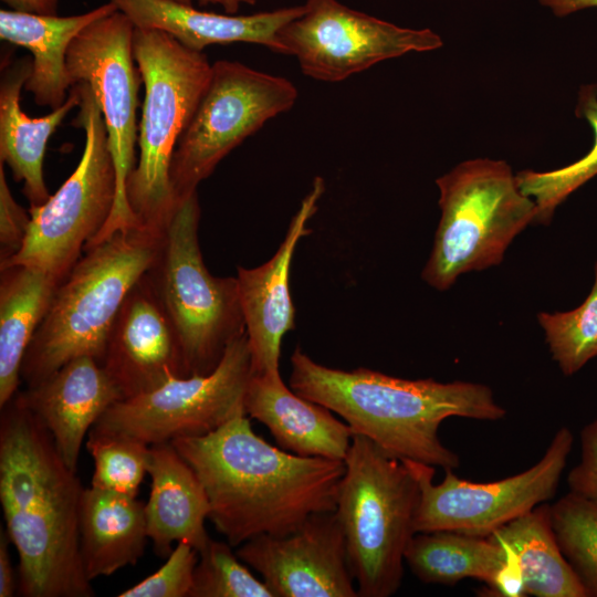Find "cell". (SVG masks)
<instances>
[{"instance_id": "obj_14", "label": "cell", "mask_w": 597, "mask_h": 597, "mask_svg": "<svg viewBox=\"0 0 597 597\" xmlns=\"http://www.w3.org/2000/svg\"><path fill=\"white\" fill-rule=\"evenodd\" d=\"M303 12L279 31L282 54L295 56L304 75L339 82L410 52L443 45L431 29L397 25L338 0H306Z\"/></svg>"}, {"instance_id": "obj_38", "label": "cell", "mask_w": 597, "mask_h": 597, "mask_svg": "<svg viewBox=\"0 0 597 597\" xmlns=\"http://www.w3.org/2000/svg\"><path fill=\"white\" fill-rule=\"evenodd\" d=\"M538 2L558 18H564L582 10L597 8V0H538Z\"/></svg>"}, {"instance_id": "obj_19", "label": "cell", "mask_w": 597, "mask_h": 597, "mask_svg": "<svg viewBox=\"0 0 597 597\" xmlns=\"http://www.w3.org/2000/svg\"><path fill=\"white\" fill-rule=\"evenodd\" d=\"M137 29L161 30L188 49L237 42L282 53L279 31L303 12V4L247 15L201 11L172 0H109Z\"/></svg>"}, {"instance_id": "obj_16", "label": "cell", "mask_w": 597, "mask_h": 597, "mask_svg": "<svg viewBox=\"0 0 597 597\" xmlns=\"http://www.w3.org/2000/svg\"><path fill=\"white\" fill-rule=\"evenodd\" d=\"M101 365L123 399L189 377L174 326L146 273L121 307Z\"/></svg>"}, {"instance_id": "obj_3", "label": "cell", "mask_w": 597, "mask_h": 597, "mask_svg": "<svg viewBox=\"0 0 597 597\" xmlns=\"http://www.w3.org/2000/svg\"><path fill=\"white\" fill-rule=\"evenodd\" d=\"M290 387L338 415L388 454L444 470L459 457L439 438L450 417L494 421L505 417L490 387L471 381L405 379L368 368L321 365L297 346L291 356Z\"/></svg>"}, {"instance_id": "obj_27", "label": "cell", "mask_w": 597, "mask_h": 597, "mask_svg": "<svg viewBox=\"0 0 597 597\" xmlns=\"http://www.w3.org/2000/svg\"><path fill=\"white\" fill-rule=\"evenodd\" d=\"M503 562L504 552L492 537L453 531L416 533L405 554V563L425 584L475 578L489 585Z\"/></svg>"}, {"instance_id": "obj_24", "label": "cell", "mask_w": 597, "mask_h": 597, "mask_svg": "<svg viewBox=\"0 0 597 597\" xmlns=\"http://www.w3.org/2000/svg\"><path fill=\"white\" fill-rule=\"evenodd\" d=\"M148 540L145 503L90 486L84 490L80 516V548L92 582L135 565Z\"/></svg>"}, {"instance_id": "obj_37", "label": "cell", "mask_w": 597, "mask_h": 597, "mask_svg": "<svg viewBox=\"0 0 597 597\" xmlns=\"http://www.w3.org/2000/svg\"><path fill=\"white\" fill-rule=\"evenodd\" d=\"M9 536L0 531V597H12L19 591V576L15 575L8 549Z\"/></svg>"}, {"instance_id": "obj_18", "label": "cell", "mask_w": 597, "mask_h": 597, "mask_svg": "<svg viewBox=\"0 0 597 597\" xmlns=\"http://www.w3.org/2000/svg\"><path fill=\"white\" fill-rule=\"evenodd\" d=\"M19 392L73 471L86 434L113 404L123 399L103 366L90 356L72 359L42 383Z\"/></svg>"}, {"instance_id": "obj_36", "label": "cell", "mask_w": 597, "mask_h": 597, "mask_svg": "<svg viewBox=\"0 0 597 597\" xmlns=\"http://www.w3.org/2000/svg\"><path fill=\"white\" fill-rule=\"evenodd\" d=\"M491 537V536H490ZM496 542V541H495ZM500 544V543H499ZM504 552V562L494 574L488 585L493 595L503 597L525 596L524 579L522 570L513 553L500 544Z\"/></svg>"}, {"instance_id": "obj_10", "label": "cell", "mask_w": 597, "mask_h": 597, "mask_svg": "<svg viewBox=\"0 0 597 597\" xmlns=\"http://www.w3.org/2000/svg\"><path fill=\"white\" fill-rule=\"evenodd\" d=\"M297 90L285 77L220 60L180 135L170 165L177 203L197 191L218 164L268 121L292 108Z\"/></svg>"}, {"instance_id": "obj_29", "label": "cell", "mask_w": 597, "mask_h": 597, "mask_svg": "<svg viewBox=\"0 0 597 597\" xmlns=\"http://www.w3.org/2000/svg\"><path fill=\"white\" fill-rule=\"evenodd\" d=\"M558 546L583 585L597 597V504L569 491L551 504Z\"/></svg>"}, {"instance_id": "obj_26", "label": "cell", "mask_w": 597, "mask_h": 597, "mask_svg": "<svg viewBox=\"0 0 597 597\" xmlns=\"http://www.w3.org/2000/svg\"><path fill=\"white\" fill-rule=\"evenodd\" d=\"M489 536L513 553L523 574L525 595L587 597L556 541L551 504L535 506Z\"/></svg>"}, {"instance_id": "obj_1", "label": "cell", "mask_w": 597, "mask_h": 597, "mask_svg": "<svg viewBox=\"0 0 597 597\" xmlns=\"http://www.w3.org/2000/svg\"><path fill=\"white\" fill-rule=\"evenodd\" d=\"M170 443L198 476L209 519L232 547L290 534L313 514L336 510L345 461L274 447L253 431L247 415Z\"/></svg>"}, {"instance_id": "obj_31", "label": "cell", "mask_w": 597, "mask_h": 597, "mask_svg": "<svg viewBox=\"0 0 597 597\" xmlns=\"http://www.w3.org/2000/svg\"><path fill=\"white\" fill-rule=\"evenodd\" d=\"M86 449L94 460L91 486L137 498L147 473L150 446L132 437L91 430Z\"/></svg>"}, {"instance_id": "obj_13", "label": "cell", "mask_w": 597, "mask_h": 597, "mask_svg": "<svg viewBox=\"0 0 597 597\" xmlns=\"http://www.w3.org/2000/svg\"><path fill=\"white\" fill-rule=\"evenodd\" d=\"M573 442L569 428L561 427L534 465L485 483L463 480L453 470H444L442 482L434 484V467L411 460L420 485L415 532L453 531L476 536L491 535L554 496Z\"/></svg>"}, {"instance_id": "obj_20", "label": "cell", "mask_w": 597, "mask_h": 597, "mask_svg": "<svg viewBox=\"0 0 597 597\" xmlns=\"http://www.w3.org/2000/svg\"><path fill=\"white\" fill-rule=\"evenodd\" d=\"M243 405L247 416L262 422L279 448L301 457L345 460L352 428L328 408L289 388L280 373L253 374Z\"/></svg>"}, {"instance_id": "obj_9", "label": "cell", "mask_w": 597, "mask_h": 597, "mask_svg": "<svg viewBox=\"0 0 597 597\" xmlns=\"http://www.w3.org/2000/svg\"><path fill=\"white\" fill-rule=\"evenodd\" d=\"M74 85L81 102L73 125L85 133L81 159L46 202L29 208L31 220L22 248L0 262V268L25 265L41 270L59 283L106 223L116 199V171L103 114L90 84Z\"/></svg>"}, {"instance_id": "obj_33", "label": "cell", "mask_w": 597, "mask_h": 597, "mask_svg": "<svg viewBox=\"0 0 597 597\" xmlns=\"http://www.w3.org/2000/svg\"><path fill=\"white\" fill-rule=\"evenodd\" d=\"M198 551L187 542L176 544L155 573L118 594L119 597H189Z\"/></svg>"}, {"instance_id": "obj_21", "label": "cell", "mask_w": 597, "mask_h": 597, "mask_svg": "<svg viewBox=\"0 0 597 597\" xmlns=\"http://www.w3.org/2000/svg\"><path fill=\"white\" fill-rule=\"evenodd\" d=\"M147 473L151 486L145 516L154 552L167 558L174 544L187 542L199 553L210 540L205 527L210 505L195 471L164 442L150 446Z\"/></svg>"}, {"instance_id": "obj_8", "label": "cell", "mask_w": 597, "mask_h": 597, "mask_svg": "<svg viewBox=\"0 0 597 597\" xmlns=\"http://www.w3.org/2000/svg\"><path fill=\"white\" fill-rule=\"evenodd\" d=\"M197 191L185 198L164 229L146 275L178 337L188 376L207 375L245 332L237 277H218L205 265Z\"/></svg>"}, {"instance_id": "obj_23", "label": "cell", "mask_w": 597, "mask_h": 597, "mask_svg": "<svg viewBox=\"0 0 597 597\" xmlns=\"http://www.w3.org/2000/svg\"><path fill=\"white\" fill-rule=\"evenodd\" d=\"M117 10L111 1L70 17L0 10L1 40L31 52L32 70L24 88L32 93L36 105L55 109L65 102L72 86L66 72L72 41L88 24Z\"/></svg>"}, {"instance_id": "obj_34", "label": "cell", "mask_w": 597, "mask_h": 597, "mask_svg": "<svg viewBox=\"0 0 597 597\" xmlns=\"http://www.w3.org/2000/svg\"><path fill=\"white\" fill-rule=\"evenodd\" d=\"M0 161V262L17 254L23 245L30 224V213L13 198Z\"/></svg>"}, {"instance_id": "obj_28", "label": "cell", "mask_w": 597, "mask_h": 597, "mask_svg": "<svg viewBox=\"0 0 597 597\" xmlns=\"http://www.w3.org/2000/svg\"><path fill=\"white\" fill-rule=\"evenodd\" d=\"M575 112L588 122L594 132L590 150L580 159L554 170L516 174L520 189L536 203L534 222L548 223L556 208L570 193L597 176V84L580 86Z\"/></svg>"}, {"instance_id": "obj_22", "label": "cell", "mask_w": 597, "mask_h": 597, "mask_svg": "<svg viewBox=\"0 0 597 597\" xmlns=\"http://www.w3.org/2000/svg\"><path fill=\"white\" fill-rule=\"evenodd\" d=\"M32 70V59L24 56L2 64L0 77V161L7 164L15 181H23V193L30 208L51 197L43 178V159L48 142L74 107L81 95L71 86L67 98L45 116L32 118L20 106L22 87Z\"/></svg>"}, {"instance_id": "obj_40", "label": "cell", "mask_w": 597, "mask_h": 597, "mask_svg": "<svg viewBox=\"0 0 597 597\" xmlns=\"http://www.w3.org/2000/svg\"><path fill=\"white\" fill-rule=\"evenodd\" d=\"M179 3L192 4L195 0H172ZM201 6L218 4L226 13L235 14L242 4L253 6L255 0H196Z\"/></svg>"}, {"instance_id": "obj_2", "label": "cell", "mask_w": 597, "mask_h": 597, "mask_svg": "<svg viewBox=\"0 0 597 597\" xmlns=\"http://www.w3.org/2000/svg\"><path fill=\"white\" fill-rule=\"evenodd\" d=\"M18 391L0 417V503L24 597H92L80 548L84 493Z\"/></svg>"}, {"instance_id": "obj_4", "label": "cell", "mask_w": 597, "mask_h": 597, "mask_svg": "<svg viewBox=\"0 0 597 597\" xmlns=\"http://www.w3.org/2000/svg\"><path fill=\"white\" fill-rule=\"evenodd\" d=\"M161 233L134 227L84 250L57 285L27 349L21 383L33 387L81 356L102 364L114 322L150 268Z\"/></svg>"}, {"instance_id": "obj_32", "label": "cell", "mask_w": 597, "mask_h": 597, "mask_svg": "<svg viewBox=\"0 0 597 597\" xmlns=\"http://www.w3.org/2000/svg\"><path fill=\"white\" fill-rule=\"evenodd\" d=\"M227 542L210 538L198 553L189 597H274Z\"/></svg>"}, {"instance_id": "obj_7", "label": "cell", "mask_w": 597, "mask_h": 597, "mask_svg": "<svg viewBox=\"0 0 597 597\" xmlns=\"http://www.w3.org/2000/svg\"><path fill=\"white\" fill-rule=\"evenodd\" d=\"M436 184L441 216L421 276L446 291L464 273L499 265L514 238L535 221L537 209L504 160L462 161Z\"/></svg>"}, {"instance_id": "obj_5", "label": "cell", "mask_w": 597, "mask_h": 597, "mask_svg": "<svg viewBox=\"0 0 597 597\" xmlns=\"http://www.w3.org/2000/svg\"><path fill=\"white\" fill-rule=\"evenodd\" d=\"M133 53L145 97L139 156L125 193L138 227L161 233L178 205L170 181L174 150L208 86L212 64L205 53L157 29L135 28Z\"/></svg>"}, {"instance_id": "obj_11", "label": "cell", "mask_w": 597, "mask_h": 597, "mask_svg": "<svg viewBox=\"0 0 597 597\" xmlns=\"http://www.w3.org/2000/svg\"><path fill=\"white\" fill-rule=\"evenodd\" d=\"M253 375L247 333L234 339L207 375L175 377L113 404L91 429L135 438L148 446L207 434L247 415L244 395Z\"/></svg>"}, {"instance_id": "obj_12", "label": "cell", "mask_w": 597, "mask_h": 597, "mask_svg": "<svg viewBox=\"0 0 597 597\" xmlns=\"http://www.w3.org/2000/svg\"><path fill=\"white\" fill-rule=\"evenodd\" d=\"M134 31L133 22L117 10L84 28L66 53L71 85L86 82L95 95L116 171V199L111 216L84 250L100 244L116 232L138 227L125 193L126 180L136 165V111L143 82L134 64Z\"/></svg>"}, {"instance_id": "obj_6", "label": "cell", "mask_w": 597, "mask_h": 597, "mask_svg": "<svg viewBox=\"0 0 597 597\" xmlns=\"http://www.w3.org/2000/svg\"><path fill=\"white\" fill-rule=\"evenodd\" d=\"M344 461L335 514L358 596L389 597L401 585L416 534L419 480L411 460L388 454L362 434H353Z\"/></svg>"}, {"instance_id": "obj_35", "label": "cell", "mask_w": 597, "mask_h": 597, "mask_svg": "<svg viewBox=\"0 0 597 597\" xmlns=\"http://www.w3.org/2000/svg\"><path fill=\"white\" fill-rule=\"evenodd\" d=\"M567 483L570 492L597 504V419L580 431V459Z\"/></svg>"}, {"instance_id": "obj_15", "label": "cell", "mask_w": 597, "mask_h": 597, "mask_svg": "<svg viewBox=\"0 0 597 597\" xmlns=\"http://www.w3.org/2000/svg\"><path fill=\"white\" fill-rule=\"evenodd\" d=\"M235 553L262 576L274 597L358 596L335 511L313 514L283 536L253 537Z\"/></svg>"}, {"instance_id": "obj_39", "label": "cell", "mask_w": 597, "mask_h": 597, "mask_svg": "<svg viewBox=\"0 0 597 597\" xmlns=\"http://www.w3.org/2000/svg\"><path fill=\"white\" fill-rule=\"evenodd\" d=\"M11 10L34 14H56L59 0H1Z\"/></svg>"}, {"instance_id": "obj_30", "label": "cell", "mask_w": 597, "mask_h": 597, "mask_svg": "<svg viewBox=\"0 0 597 597\" xmlns=\"http://www.w3.org/2000/svg\"><path fill=\"white\" fill-rule=\"evenodd\" d=\"M546 343L562 373L570 376L597 357V263L595 281L585 301L568 312L540 313Z\"/></svg>"}, {"instance_id": "obj_17", "label": "cell", "mask_w": 597, "mask_h": 597, "mask_svg": "<svg viewBox=\"0 0 597 597\" xmlns=\"http://www.w3.org/2000/svg\"><path fill=\"white\" fill-rule=\"evenodd\" d=\"M324 191V180L316 177L273 256L252 269L238 268L235 277L253 374L280 373L282 339L295 328V310L290 290L292 260L300 240L312 232L307 223L317 211Z\"/></svg>"}, {"instance_id": "obj_25", "label": "cell", "mask_w": 597, "mask_h": 597, "mask_svg": "<svg viewBox=\"0 0 597 597\" xmlns=\"http://www.w3.org/2000/svg\"><path fill=\"white\" fill-rule=\"evenodd\" d=\"M59 284L34 268H0V408L20 390L22 360Z\"/></svg>"}]
</instances>
